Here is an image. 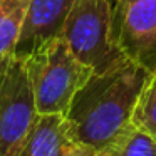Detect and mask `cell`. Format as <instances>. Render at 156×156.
<instances>
[{
	"label": "cell",
	"mask_w": 156,
	"mask_h": 156,
	"mask_svg": "<svg viewBox=\"0 0 156 156\" xmlns=\"http://www.w3.org/2000/svg\"><path fill=\"white\" fill-rule=\"evenodd\" d=\"M149 74L133 61L102 74H92L66 114L72 141L99 151L118 138L131 124L136 102Z\"/></svg>",
	"instance_id": "1"
},
{
	"label": "cell",
	"mask_w": 156,
	"mask_h": 156,
	"mask_svg": "<svg viewBox=\"0 0 156 156\" xmlns=\"http://www.w3.org/2000/svg\"><path fill=\"white\" fill-rule=\"evenodd\" d=\"M27 64L39 114L66 116L76 94L94 74L71 51L62 35L27 57Z\"/></svg>",
	"instance_id": "2"
},
{
	"label": "cell",
	"mask_w": 156,
	"mask_h": 156,
	"mask_svg": "<svg viewBox=\"0 0 156 156\" xmlns=\"http://www.w3.org/2000/svg\"><path fill=\"white\" fill-rule=\"evenodd\" d=\"M62 37L94 74L129 61L116 42L114 10L109 0H74L62 27Z\"/></svg>",
	"instance_id": "3"
},
{
	"label": "cell",
	"mask_w": 156,
	"mask_h": 156,
	"mask_svg": "<svg viewBox=\"0 0 156 156\" xmlns=\"http://www.w3.org/2000/svg\"><path fill=\"white\" fill-rule=\"evenodd\" d=\"M39 112L25 57L0 62V156H15Z\"/></svg>",
	"instance_id": "4"
},
{
	"label": "cell",
	"mask_w": 156,
	"mask_h": 156,
	"mask_svg": "<svg viewBox=\"0 0 156 156\" xmlns=\"http://www.w3.org/2000/svg\"><path fill=\"white\" fill-rule=\"evenodd\" d=\"M116 42L129 61L156 72V0H114Z\"/></svg>",
	"instance_id": "5"
},
{
	"label": "cell",
	"mask_w": 156,
	"mask_h": 156,
	"mask_svg": "<svg viewBox=\"0 0 156 156\" xmlns=\"http://www.w3.org/2000/svg\"><path fill=\"white\" fill-rule=\"evenodd\" d=\"M74 0H30L14 55L30 57L49 41L62 35Z\"/></svg>",
	"instance_id": "6"
},
{
	"label": "cell",
	"mask_w": 156,
	"mask_h": 156,
	"mask_svg": "<svg viewBox=\"0 0 156 156\" xmlns=\"http://www.w3.org/2000/svg\"><path fill=\"white\" fill-rule=\"evenodd\" d=\"M76 144L64 114H39L15 156H64Z\"/></svg>",
	"instance_id": "7"
},
{
	"label": "cell",
	"mask_w": 156,
	"mask_h": 156,
	"mask_svg": "<svg viewBox=\"0 0 156 156\" xmlns=\"http://www.w3.org/2000/svg\"><path fill=\"white\" fill-rule=\"evenodd\" d=\"M30 0H0V62L14 55Z\"/></svg>",
	"instance_id": "8"
},
{
	"label": "cell",
	"mask_w": 156,
	"mask_h": 156,
	"mask_svg": "<svg viewBox=\"0 0 156 156\" xmlns=\"http://www.w3.org/2000/svg\"><path fill=\"white\" fill-rule=\"evenodd\" d=\"M96 156H156V139L131 122L118 138L99 149Z\"/></svg>",
	"instance_id": "9"
},
{
	"label": "cell",
	"mask_w": 156,
	"mask_h": 156,
	"mask_svg": "<svg viewBox=\"0 0 156 156\" xmlns=\"http://www.w3.org/2000/svg\"><path fill=\"white\" fill-rule=\"evenodd\" d=\"M131 122L156 139V72L149 74L136 102Z\"/></svg>",
	"instance_id": "10"
},
{
	"label": "cell",
	"mask_w": 156,
	"mask_h": 156,
	"mask_svg": "<svg viewBox=\"0 0 156 156\" xmlns=\"http://www.w3.org/2000/svg\"><path fill=\"white\" fill-rule=\"evenodd\" d=\"M96 149L86 144H76L71 151H67L64 156H96Z\"/></svg>",
	"instance_id": "11"
}]
</instances>
